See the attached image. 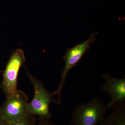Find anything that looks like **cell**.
Returning a JSON list of instances; mask_svg holds the SVG:
<instances>
[{"label":"cell","instance_id":"8992f818","mask_svg":"<svg viewBox=\"0 0 125 125\" xmlns=\"http://www.w3.org/2000/svg\"><path fill=\"white\" fill-rule=\"evenodd\" d=\"M103 76L106 83L102 87V89L111 97V101L107 105L109 109L125 101V76L121 79L113 78L108 73L103 74Z\"/></svg>","mask_w":125,"mask_h":125},{"label":"cell","instance_id":"9c48e42d","mask_svg":"<svg viewBox=\"0 0 125 125\" xmlns=\"http://www.w3.org/2000/svg\"><path fill=\"white\" fill-rule=\"evenodd\" d=\"M5 123V121L3 120L0 113V125H4Z\"/></svg>","mask_w":125,"mask_h":125},{"label":"cell","instance_id":"30bf717a","mask_svg":"<svg viewBox=\"0 0 125 125\" xmlns=\"http://www.w3.org/2000/svg\"><path fill=\"white\" fill-rule=\"evenodd\" d=\"M0 72H1V71H0Z\"/></svg>","mask_w":125,"mask_h":125},{"label":"cell","instance_id":"277c9868","mask_svg":"<svg viewBox=\"0 0 125 125\" xmlns=\"http://www.w3.org/2000/svg\"><path fill=\"white\" fill-rule=\"evenodd\" d=\"M29 98L24 92L18 90L13 95L6 98L0 107V113L5 122H14L29 115L28 111Z\"/></svg>","mask_w":125,"mask_h":125},{"label":"cell","instance_id":"5b68a950","mask_svg":"<svg viewBox=\"0 0 125 125\" xmlns=\"http://www.w3.org/2000/svg\"><path fill=\"white\" fill-rule=\"evenodd\" d=\"M98 34V33H93L89 38L85 42L67 49L63 56V59L65 62L64 68L61 76L60 84L56 90L54 92L55 95H58V104H60L61 103V94L68 72L79 64L84 54L90 49V45L95 42V37Z\"/></svg>","mask_w":125,"mask_h":125},{"label":"cell","instance_id":"6da1fadb","mask_svg":"<svg viewBox=\"0 0 125 125\" xmlns=\"http://www.w3.org/2000/svg\"><path fill=\"white\" fill-rule=\"evenodd\" d=\"M107 109V106L99 97L83 103L73 110L71 125H97L103 120Z\"/></svg>","mask_w":125,"mask_h":125},{"label":"cell","instance_id":"52a82bcc","mask_svg":"<svg viewBox=\"0 0 125 125\" xmlns=\"http://www.w3.org/2000/svg\"><path fill=\"white\" fill-rule=\"evenodd\" d=\"M37 120L34 116L29 114L24 118L14 122H5L4 125H36Z\"/></svg>","mask_w":125,"mask_h":125},{"label":"cell","instance_id":"3957f363","mask_svg":"<svg viewBox=\"0 0 125 125\" xmlns=\"http://www.w3.org/2000/svg\"><path fill=\"white\" fill-rule=\"evenodd\" d=\"M25 57L23 51L16 49L12 53L3 72L0 88L6 97L13 95L18 91V78L21 67L23 65Z\"/></svg>","mask_w":125,"mask_h":125},{"label":"cell","instance_id":"ba28073f","mask_svg":"<svg viewBox=\"0 0 125 125\" xmlns=\"http://www.w3.org/2000/svg\"><path fill=\"white\" fill-rule=\"evenodd\" d=\"M36 125H58L54 124L50 121V120L45 118L39 117L38 120H37Z\"/></svg>","mask_w":125,"mask_h":125},{"label":"cell","instance_id":"7a4b0ae2","mask_svg":"<svg viewBox=\"0 0 125 125\" xmlns=\"http://www.w3.org/2000/svg\"><path fill=\"white\" fill-rule=\"evenodd\" d=\"M29 79L32 83L34 89V95L31 102L28 103V111L29 114L38 116L50 120L52 115L49 110L50 104L52 102L58 104L54 99V92H49L44 87L41 81L33 76L25 69Z\"/></svg>","mask_w":125,"mask_h":125}]
</instances>
